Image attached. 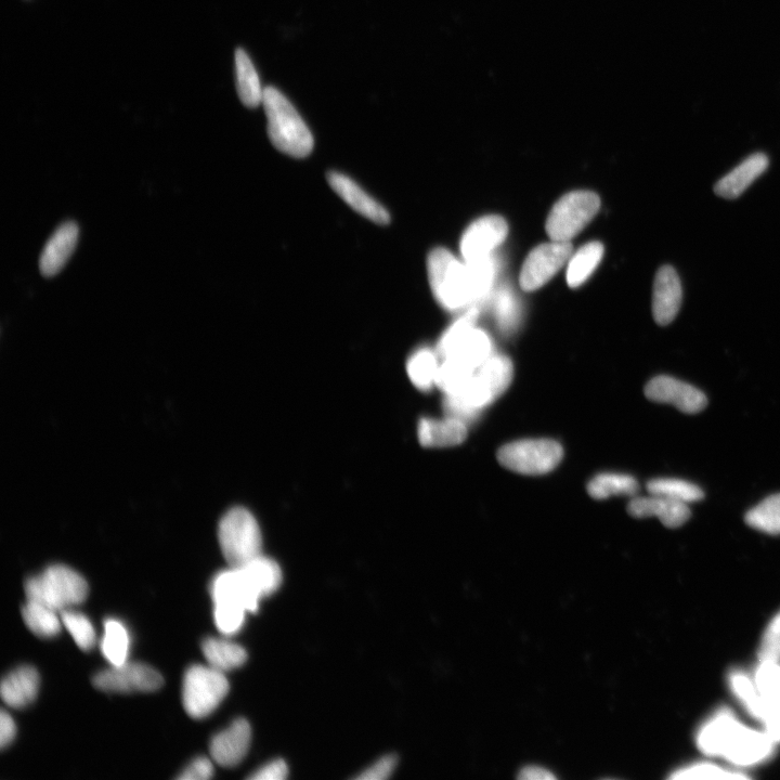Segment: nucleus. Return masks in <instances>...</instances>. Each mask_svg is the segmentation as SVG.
Wrapping results in <instances>:
<instances>
[{
  "label": "nucleus",
  "mask_w": 780,
  "mask_h": 780,
  "mask_svg": "<svg viewBox=\"0 0 780 780\" xmlns=\"http://www.w3.org/2000/svg\"><path fill=\"white\" fill-rule=\"evenodd\" d=\"M507 234L509 225L503 217L490 215L477 219L461 239V254L465 262L491 255L505 241Z\"/></svg>",
  "instance_id": "obj_12"
},
{
  "label": "nucleus",
  "mask_w": 780,
  "mask_h": 780,
  "mask_svg": "<svg viewBox=\"0 0 780 780\" xmlns=\"http://www.w3.org/2000/svg\"><path fill=\"white\" fill-rule=\"evenodd\" d=\"M478 308L470 307L440 338L437 354L477 370L492 356V345L486 332L475 328Z\"/></svg>",
  "instance_id": "obj_5"
},
{
  "label": "nucleus",
  "mask_w": 780,
  "mask_h": 780,
  "mask_svg": "<svg viewBox=\"0 0 780 780\" xmlns=\"http://www.w3.org/2000/svg\"><path fill=\"white\" fill-rule=\"evenodd\" d=\"M628 512L634 518L658 517L668 528H679L691 518V510L686 503L656 494L633 499L628 506Z\"/></svg>",
  "instance_id": "obj_20"
},
{
  "label": "nucleus",
  "mask_w": 780,
  "mask_h": 780,
  "mask_svg": "<svg viewBox=\"0 0 780 780\" xmlns=\"http://www.w3.org/2000/svg\"><path fill=\"white\" fill-rule=\"evenodd\" d=\"M645 395L650 401L669 403L688 414L699 413L708 406L707 396L698 388L666 375L650 381L645 387Z\"/></svg>",
  "instance_id": "obj_13"
},
{
  "label": "nucleus",
  "mask_w": 780,
  "mask_h": 780,
  "mask_svg": "<svg viewBox=\"0 0 780 780\" xmlns=\"http://www.w3.org/2000/svg\"><path fill=\"white\" fill-rule=\"evenodd\" d=\"M470 273L474 304L483 301L493 286L497 275L496 259L492 255L465 262Z\"/></svg>",
  "instance_id": "obj_37"
},
{
  "label": "nucleus",
  "mask_w": 780,
  "mask_h": 780,
  "mask_svg": "<svg viewBox=\"0 0 780 780\" xmlns=\"http://www.w3.org/2000/svg\"><path fill=\"white\" fill-rule=\"evenodd\" d=\"M604 256V245L601 242H590L572 255L569 259L567 282L570 288H579L587 281Z\"/></svg>",
  "instance_id": "obj_27"
},
{
  "label": "nucleus",
  "mask_w": 780,
  "mask_h": 780,
  "mask_svg": "<svg viewBox=\"0 0 780 780\" xmlns=\"http://www.w3.org/2000/svg\"><path fill=\"white\" fill-rule=\"evenodd\" d=\"M263 106L272 145L292 158L303 159L314 150V137L288 98L276 88L264 89Z\"/></svg>",
  "instance_id": "obj_1"
},
{
  "label": "nucleus",
  "mask_w": 780,
  "mask_h": 780,
  "mask_svg": "<svg viewBox=\"0 0 780 780\" xmlns=\"http://www.w3.org/2000/svg\"><path fill=\"white\" fill-rule=\"evenodd\" d=\"M58 611L46 605L28 601L22 609L26 626L36 635L50 639L59 634L61 621Z\"/></svg>",
  "instance_id": "obj_34"
},
{
  "label": "nucleus",
  "mask_w": 780,
  "mask_h": 780,
  "mask_svg": "<svg viewBox=\"0 0 780 780\" xmlns=\"http://www.w3.org/2000/svg\"><path fill=\"white\" fill-rule=\"evenodd\" d=\"M601 199L591 191L570 192L553 206L545 230L552 241L570 242L596 216Z\"/></svg>",
  "instance_id": "obj_6"
},
{
  "label": "nucleus",
  "mask_w": 780,
  "mask_h": 780,
  "mask_svg": "<svg viewBox=\"0 0 780 780\" xmlns=\"http://www.w3.org/2000/svg\"><path fill=\"white\" fill-rule=\"evenodd\" d=\"M162 675L145 663L126 661L98 673L94 685L103 692L147 693L162 687Z\"/></svg>",
  "instance_id": "obj_11"
},
{
  "label": "nucleus",
  "mask_w": 780,
  "mask_h": 780,
  "mask_svg": "<svg viewBox=\"0 0 780 780\" xmlns=\"http://www.w3.org/2000/svg\"><path fill=\"white\" fill-rule=\"evenodd\" d=\"M129 634L124 624L115 619L104 623V635L101 641V652L112 666H121L127 661L129 654Z\"/></svg>",
  "instance_id": "obj_33"
},
{
  "label": "nucleus",
  "mask_w": 780,
  "mask_h": 780,
  "mask_svg": "<svg viewBox=\"0 0 780 780\" xmlns=\"http://www.w3.org/2000/svg\"><path fill=\"white\" fill-rule=\"evenodd\" d=\"M775 745L765 732L753 731L741 724L728 743L723 758L740 767L756 766L772 758Z\"/></svg>",
  "instance_id": "obj_14"
},
{
  "label": "nucleus",
  "mask_w": 780,
  "mask_h": 780,
  "mask_svg": "<svg viewBox=\"0 0 780 780\" xmlns=\"http://www.w3.org/2000/svg\"><path fill=\"white\" fill-rule=\"evenodd\" d=\"M229 692L224 672L211 666H193L185 675L182 699L193 719H204L213 713Z\"/></svg>",
  "instance_id": "obj_8"
},
{
  "label": "nucleus",
  "mask_w": 780,
  "mask_h": 780,
  "mask_svg": "<svg viewBox=\"0 0 780 780\" xmlns=\"http://www.w3.org/2000/svg\"><path fill=\"white\" fill-rule=\"evenodd\" d=\"M202 649L208 666L224 673L243 666L247 660L242 646L226 640L207 639Z\"/></svg>",
  "instance_id": "obj_29"
},
{
  "label": "nucleus",
  "mask_w": 780,
  "mask_h": 780,
  "mask_svg": "<svg viewBox=\"0 0 780 780\" xmlns=\"http://www.w3.org/2000/svg\"><path fill=\"white\" fill-rule=\"evenodd\" d=\"M746 523L753 529L767 533V535H780V493L766 498L756 507H753L746 515Z\"/></svg>",
  "instance_id": "obj_36"
},
{
  "label": "nucleus",
  "mask_w": 780,
  "mask_h": 780,
  "mask_svg": "<svg viewBox=\"0 0 780 780\" xmlns=\"http://www.w3.org/2000/svg\"><path fill=\"white\" fill-rule=\"evenodd\" d=\"M251 739L252 730L249 722L244 719L234 721L227 730L212 739V758L220 766H236L249 751Z\"/></svg>",
  "instance_id": "obj_17"
},
{
  "label": "nucleus",
  "mask_w": 780,
  "mask_h": 780,
  "mask_svg": "<svg viewBox=\"0 0 780 780\" xmlns=\"http://www.w3.org/2000/svg\"><path fill=\"white\" fill-rule=\"evenodd\" d=\"M650 494L666 497L683 503H694L705 498V493L697 485L680 479H653L647 484Z\"/></svg>",
  "instance_id": "obj_35"
},
{
  "label": "nucleus",
  "mask_w": 780,
  "mask_h": 780,
  "mask_svg": "<svg viewBox=\"0 0 780 780\" xmlns=\"http://www.w3.org/2000/svg\"><path fill=\"white\" fill-rule=\"evenodd\" d=\"M39 675L33 667H20L9 673L2 683V698L11 708H24L35 700Z\"/></svg>",
  "instance_id": "obj_24"
},
{
  "label": "nucleus",
  "mask_w": 780,
  "mask_h": 780,
  "mask_svg": "<svg viewBox=\"0 0 780 780\" xmlns=\"http://www.w3.org/2000/svg\"><path fill=\"white\" fill-rule=\"evenodd\" d=\"M741 724L728 710H721L714 715L697 735V745L707 756L723 757V753L731 738Z\"/></svg>",
  "instance_id": "obj_22"
},
{
  "label": "nucleus",
  "mask_w": 780,
  "mask_h": 780,
  "mask_svg": "<svg viewBox=\"0 0 780 780\" xmlns=\"http://www.w3.org/2000/svg\"><path fill=\"white\" fill-rule=\"evenodd\" d=\"M236 69L237 89L242 103L247 108H257L263 103L264 89L260 85L253 62L242 49L236 52Z\"/></svg>",
  "instance_id": "obj_26"
},
{
  "label": "nucleus",
  "mask_w": 780,
  "mask_h": 780,
  "mask_svg": "<svg viewBox=\"0 0 780 780\" xmlns=\"http://www.w3.org/2000/svg\"><path fill=\"white\" fill-rule=\"evenodd\" d=\"M429 284L438 304L448 311L474 306L470 273L465 263L442 247L428 254Z\"/></svg>",
  "instance_id": "obj_2"
},
{
  "label": "nucleus",
  "mask_w": 780,
  "mask_h": 780,
  "mask_svg": "<svg viewBox=\"0 0 780 780\" xmlns=\"http://www.w3.org/2000/svg\"><path fill=\"white\" fill-rule=\"evenodd\" d=\"M238 568L242 570L260 600L275 593L281 585L282 571L279 565L263 555Z\"/></svg>",
  "instance_id": "obj_25"
},
{
  "label": "nucleus",
  "mask_w": 780,
  "mask_h": 780,
  "mask_svg": "<svg viewBox=\"0 0 780 780\" xmlns=\"http://www.w3.org/2000/svg\"><path fill=\"white\" fill-rule=\"evenodd\" d=\"M682 283L671 266L661 267L656 275L653 292V315L659 325L670 324L682 305Z\"/></svg>",
  "instance_id": "obj_16"
},
{
  "label": "nucleus",
  "mask_w": 780,
  "mask_h": 780,
  "mask_svg": "<svg viewBox=\"0 0 780 780\" xmlns=\"http://www.w3.org/2000/svg\"><path fill=\"white\" fill-rule=\"evenodd\" d=\"M769 166V159L762 153H756L740 163L731 173L723 177L714 187L715 193L724 199L740 197Z\"/></svg>",
  "instance_id": "obj_21"
},
{
  "label": "nucleus",
  "mask_w": 780,
  "mask_h": 780,
  "mask_svg": "<svg viewBox=\"0 0 780 780\" xmlns=\"http://www.w3.org/2000/svg\"><path fill=\"white\" fill-rule=\"evenodd\" d=\"M512 380V361L502 355H492L477 369L464 392L450 397H457L468 407L480 412L501 397L510 387Z\"/></svg>",
  "instance_id": "obj_9"
},
{
  "label": "nucleus",
  "mask_w": 780,
  "mask_h": 780,
  "mask_svg": "<svg viewBox=\"0 0 780 780\" xmlns=\"http://www.w3.org/2000/svg\"><path fill=\"white\" fill-rule=\"evenodd\" d=\"M572 255L570 242L544 243L532 250L525 260L519 283L525 292L542 288L561 270Z\"/></svg>",
  "instance_id": "obj_10"
},
{
  "label": "nucleus",
  "mask_w": 780,
  "mask_h": 780,
  "mask_svg": "<svg viewBox=\"0 0 780 780\" xmlns=\"http://www.w3.org/2000/svg\"><path fill=\"white\" fill-rule=\"evenodd\" d=\"M28 601L46 605L62 613L63 610L82 604L88 595L86 580L75 570L54 565L42 575L33 577L25 583Z\"/></svg>",
  "instance_id": "obj_3"
},
{
  "label": "nucleus",
  "mask_w": 780,
  "mask_h": 780,
  "mask_svg": "<svg viewBox=\"0 0 780 780\" xmlns=\"http://www.w3.org/2000/svg\"><path fill=\"white\" fill-rule=\"evenodd\" d=\"M589 494L596 500L611 497L635 496L639 491V483L630 475L604 473L594 477L588 486Z\"/></svg>",
  "instance_id": "obj_30"
},
{
  "label": "nucleus",
  "mask_w": 780,
  "mask_h": 780,
  "mask_svg": "<svg viewBox=\"0 0 780 780\" xmlns=\"http://www.w3.org/2000/svg\"><path fill=\"white\" fill-rule=\"evenodd\" d=\"M563 455V447L554 440L526 439L503 446L498 452V460L512 472L543 475L554 471Z\"/></svg>",
  "instance_id": "obj_7"
},
{
  "label": "nucleus",
  "mask_w": 780,
  "mask_h": 780,
  "mask_svg": "<svg viewBox=\"0 0 780 780\" xmlns=\"http://www.w3.org/2000/svg\"><path fill=\"white\" fill-rule=\"evenodd\" d=\"M493 303L500 329L506 333L514 331L520 318L519 304L515 295L510 289L503 288L496 294Z\"/></svg>",
  "instance_id": "obj_40"
},
{
  "label": "nucleus",
  "mask_w": 780,
  "mask_h": 780,
  "mask_svg": "<svg viewBox=\"0 0 780 780\" xmlns=\"http://www.w3.org/2000/svg\"><path fill=\"white\" fill-rule=\"evenodd\" d=\"M289 775L288 765L282 760H276L263 766L250 779L252 780H283Z\"/></svg>",
  "instance_id": "obj_46"
},
{
  "label": "nucleus",
  "mask_w": 780,
  "mask_h": 780,
  "mask_svg": "<svg viewBox=\"0 0 780 780\" xmlns=\"http://www.w3.org/2000/svg\"><path fill=\"white\" fill-rule=\"evenodd\" d=\"M437 355L432 349L421 348L416 350L408 360L409 379L416 388L424 390V392L436 386L440 366Z\"/></svg>",
  "instance_id": "obj_31"
},
{
  "label": "nucleus",
  "mask_w": 780,
  "mask_h": 780,
  "mask_svg": "<svg viewBox=\"0 0 780 780\" xmlns=\"http://www.w3.org/2000/svg\"><path fill=\"white\" fill-rule=\"evenodd\" d=\"M476 371L457 360L444 359L438 369L436 386L446 396H459L471 383Z\"/></svg>",
  "instance_id": "obj_32"
},
{
  "label": "nucleus",
  "mask_w": 780,
  "mask_h": 780,
  "mask_svg": "<svg viewBox=\"0 0 780 780\" xmlns=\"http://www.w3.org/2000/svg\"><path fill=\"white\" fill-rule=\"evenodd\" d=\"M218 540L230 567H242L262 556V532L254 515L244 507H233L220 519Z\"/></svg>",
  "instance_id": "obj_4"
},
{
  "label": "nucleus",
  "mask_w": 780,
  "mask_h": 780,
  "mask_svg": "<svg viewBox=\"0 0 780 780\" xmlns=\"http://www.w3.org/2000/svg\"><path fill=\"white\" fill-rule=\"evenodd\" d=\"M78 237L80 228L73 221L61 225L52 234L39 258V270L44 277H55L64 268L75 251Z\"/></svg>",
  "instance_id": "obj_19"
},
{
  "label": "nucleus",
  "mask_w": 780,
  "mask_h": 780,
  "mask_svg": "<svg viewBox=\"0 0 780 780\" xmlns=\"http://www.w3.org/2000/svg\"><path fill=\"white\" fill-rule=\"evenodd\" d=\"M211 593L215 604H228L244 608L250 613L258 608L260 598L238 567L220 572L212 582Z\"/></svg>",
  "instance_id": "obj_15"
},
{
  "label": "nucleus",
  "mask_w": 780,
  "mask_h": 780,
  "mask_svg": "<svg viewBox=\"0 0 780 780\" xmlns=\"http://www.w3.org/2000/svg\"><path fill=\"white\" fill-rule=\"evenodd\" d=\"M730 686L733 693L752 717L763 721L767 714L776 707L769 700H766L758 691L756 682L749 676L740 671H735L730 675Z\"/></svg>",
  "instance_id": "obj_28"
},
{
  "label": "nucleus",
  "mask_w": 780,
  "mask_h": 780,
  "mask_svg": "<svg viewBox=\"0 0 780 780\" xmlns=\"http://www.w3.org/2000/svg\"><path fill=\"white\" fill-rule=\"evenodd\" d=\"M246 613L247 610L239 606L215 604L214 618L216 627L221 633L226 635L236 634L243 627Z\"/></svg>",
  "instance_id": "obj_42"
},
{
  "label": "nucleus",
  "mask_w": 780,
  "mask_h": 780,
  "mask_svg": "<svg viewBox=\"0 0 780 780\" xmlns=\"http://www.w3.org/2000/svg\"><path fill=\"white\" fill-rule=\"evenodd\" d=\"M762 722L765 726V733L775 744H780V706L774 707Z\"/></svg>",
  "instance_id": "obj_48"
},
{
  "label": "nucleus",
  "mask_w": 780,
  "mask_h": 780,
  "mask_svg": "<svg viewBox=\"0 0 780 780\" xmlns=\"http://www.w3.org/2000/svg\"><path fill=\"white\" fill-rule=\"evenodd\" d=\"M418 436L426 448L459 446L467 437V425L448 416L442 420L424 418L419 423Z\"/></svg>",
  "instance_id": "obj_23"
},
{
  "label": "nucleus",
  "mask_w": 780,
  "mask_h": 780,
  "mask_svg": "<svg viewBox=\"0 0 780 780\" xmlns=\"http://www.w3.org/2000/svg\"><path fill=\"white\" fill-rule=\"evenodd\" d=\"M759 693L772 702L775 706H780V663L775 660L761 661V665L754 676Z\"/></svg>",
  "instance_id": "obj_39"
},
{
  "label": "nucleus",
  "mask_w": 780,
  "mask_h": 780,
  "mask_svg": "<svg viewBox=\"0 0 780 780\" xmlns=\"http://www.w3.org/2000/svg\"><path fill=\"white\" fill-rule=\"evenodd\" d=\"M780 648V613L772 620L767 627L760 647V659L779 661Z\"/></svg>",
  "instance_id": "obj_43"
},
{
  "label": "nucleus",
  "mask_w": 780,
  "mask_h": 780,
  "mask_svg": "<svg viewBox=\"0 0 780 780\" xmlns=\"http://www.w3.org/2000/svg\"><path fill=\"white\" fill-rule=\"evenodd\" d=\"M674 780H695V779H747L745 774L724 770L723 767L700 763L683 767V769L674 772L671 777Z\"/></svg>",
  "instance_id": "obj_41"
},
{
  "label": "nucleus",
  "mask_w": 780,
  "mask_h": 780,
  "mask_svg": "<svg viewBox=\"0 0 780 780\" xmlns=\"http://www.w3.org/2000/svg\"><path fill=\"white\" fill-rule=\"evenodd\" d=\"M214 774V767L210 760L206 758H199L194 760L182 773L179 780H206L210 779Z\"/></svg>",
  "instance_id": "obj_45"
},
{
  "label": "nucleus",
  "mask_w": 780,
  "mask_h": 780,
  "mask_svg": "<svg viewBox=\"0 0 780 780\" xmlns=\"http://www.w3.org/2000/svg\"><path fill=\"white\" fill-rule=\"evenodd\" d=\"M779 657H780V648H779Z\"/></svg>",
  "instance_id": "obj_50"
},
{
  "label": "nucleus",
  "mask_w": 780,
  "mask_h": 780,
  "mask_svg": "<svg viewBox=\"0 0 780 780\" xmlns=\"http://www.w3.org/2000/svg\"><path fill=\"white\" fill-rule=\"evenodd\" d=\"M63 626L71 633L76 645L81 649L90 650L96 644V632L89 619L77 611L63 610L61 613Z\"/></svg>",
  "instance_id": "obj_38"
},
{
  "label": "nucleus",
  "mask_w": 780,
  "mask_h": 780,
  "mask_svg": "<svg viewBox=\"0 0 780 780\" xmlns=\"http://www.w3.org/2000/svg\"><path fill=\"white\" fill-rule=\"evenodd\" d=\"M519 779L524 780H553L556 779L550 771L543 769L540 766H527L520 771L518 775Z\"/></svg>",
  "instance_id": "obj_49"
},
{
  "label": "nucleus",
  "mask_w": 780,
  "mask_h": 780,
  "mask_svg": "<svg viewBox=\"0 0 780 780\" xmlns=\"http://www.w3.org/2000/svg\"><path fill=\"white\" fill-rule=\"evenodd\" d=\"M397 758L395 756H386L369 767L368 770L356 777L358 780H384L395 771Z\"/></svg>",
  "instance_id": "obj_44"
},
{
  "label": "nucleus",
  "mask_w": 780,
  "mask_h": 780,
  "mask_svg": "<svg viewBox=\"0 0 780 780\" xmlns=\"http://www.w3.org/2000/svg\"><path fill=\"white\" fill-rule=\"evenodd\" d=\"M330 187L354 211L373 221L375 224L387 225L390 216L385 208L361 189L354 180L336 172L328 174Z\"/></svg>",
  "instance_id": "obj_18"
},
{
  "label": "nucleus",
  "mask_w": 780,
  "mask_h": 780,
  "mask_svg": "<svg viewBox=\"0 0 780 780\" xmlns=\"http://www.w3.org/2000/svg\"><path fill=\"white\" fill-rule=\"evenodd\" d=\"M16 733L17 727L10 714L2 711V715H0V746L3 749L9 746L15 739Z\"/></svg>",
  "instance_id": "obj_47"
}]
</instances>
